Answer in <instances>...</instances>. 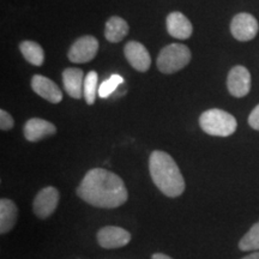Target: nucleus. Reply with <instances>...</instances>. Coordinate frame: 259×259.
<instances>
[{
    "label": "nucleus",
    "mask_w": 259,
    "mask_h": 259,
    "mask_svg": "<svg viewBox=\"0 0 259 259\" xmlns=\"http://www.w3.org/2000/svg\"><path fill=\"white\" fill-rule=\"evenodd\" d=\"M76 192L85 203L101 209L119 208L128 198L127 189L121 178L103 168L90 169Z\"/></svg>",
    "instance_id": "f257e3e1"
},
{
    "label": "nucleus",
    "mask_w": 259,
    "mask_h": 259,
    "mask_svg": "<svg viewBox=\"0 0 259 259\" xmlns=\"http://www.w3.org/2000/svg\"><path fill=\"white\" fill-rule=\"evenodd\" d=\"M149 171L154 184L164 196L176 198L185 191V180L169 154L155 150L149 157Z\"/></svg>",
    "instance_id": "f03ea898"
},
{
    "label": "nucleus",
    "mask_w": 259,
    "mask_h": 259,
    "mask_svg": "<svg viewBox=\"0 0 259 259\" xmlns=\"http://www.w3.org/2000/svg\"><path fill=\"white\" fill-rule=\"evenodd\" d=\"M200 127L206 135L216 137H228L236 131L238 122L228 112L219 108L208 109L199 118Z\"/></svg>",
    "instance_id": "7ed1b4c3"
},
{
    "label": "nucleus",
    "mask_w": 259,
    "mask_h": 259,
    "mask_svg": "<svg viewBox=\"0 0 259 259\" xmlns=\"http://www.w3.org/2000/svg\"><path fill=\"white\" fill-rule=\"evenodd\" d=\"M191 60V52L185 45L171 44L160 52L157 57V67L162 73L178 72Z\"/></svg>",
    "instance_id": "20e7f679"
},
{
    "label": "nucleus",
    "mask_w": 259,
    "mask_h": 259,
    "mask_svg": "<svg viewBox=\"0 0 259 259\" xmlns=\"http://www.w3.org/2000/svg\"><path fill=\"white\" fill-rule=\"evenodd\" d=\"M60 199V193L56 187L47 186L36 194L32 202V211L38 219L46 220L56 211Z\"/></svg>",
    "instance_id": "39448f33"
},
{
    "label": "nucleus",
    "mask_w": 259,
    "mask_h": 259,
    "mask_svg": "<svg viewBox=\"0 0 259 259\" xmlns=\"http://www.w3.org/2000/svg\"><path fill=\"white\" fill-rule=\"evenodd\" d=\"M130 241L131 234L121 227L106 226L97 232V242L106 250L124 247Z\"/></svg>",
    "instance_id": "423d86ee"
},
{
    "label": "nucleus",
    "mask_w": 259,
    "mask_h": 259,
    "mask_svg": "<svg viewBox=\"0 0 259 259\" xmlns=\"http://www.w3.org/2000/svg\"><path fill=\"white\" fill-rule=\"evenodd\" d=\"M97 51H99V41L96 40V37L87 35L74 42L70 48L67 57L72 63L84 64L92 61L96 57Z\"/></svg>",
    "instance_id": "0eeeda50"
},
{
    "label": "nucleus",
    "mask_w": 259,
    "mask_h": 259,
    "mask_svg": "<svg viewBox=\"0 0 259 259\" xmlns=\"http://www.w3.org/2000/svg\"><path fill=\"white\" fill-rule=\"evenodd\" d=\"M227 88L234 97H244L251 90V73L246 67L234 66L229 71L227 78Z\"/></svg>",
    "instance_id": "6e6552de"
},
{
    "label": "nucleus",
    "mask_w": 259,
    "mask_h": 259,
    "mask_svg": "<svg viewBox=\"0 0 259 259\" xmlns=\"http://www.w3.org/2000/svg\"><path fill=\"white\" fill-rule=\"evenodd\" d=\"M259 29L258 22L250 14H238L231 23L232 35L239 41H250L255 37Z\"/></svg>",
    "instance_id": "1a4fd4ad"
},
{
    "label": "nucleus",
    "mask_w": 259,
    "mask_h": 259,
    "mask_svg": "<svg viewBox=\"0 0 259 259\" xmlns=\"http://www.w3.org/2000/svg\"><path fill=\"white\" fill-rule=\"evenodd\" d=\"M126 59L131 66L139 72H145L149 70L151 64L150 54L143 45L137 41H130L124 48Z\"/></svg>",
    "instance_id": "9d476101"
},
{
    "label": "nucleus",
    "mask_w": 259,
    "mask_h": 259,
    "mask_svg": "<svg viewBox=\"0 0 259 259\" xmlns=\"http://www.w3.org/2000/svg\"><path fill=\"white\" fill-rule=\"evenodd\" d=\"M31 89L51 103H59L63 100V93L53 80L41 74H35L31 79Z\"/></svg>",
    "instance_id": "9b49d317"
},
{
    "label": "nucleus",
    "mask_w": 259,
    "mask_h": 259,
    "mask_svg": "<svg viewBox=\"0 0 259 259\" xmlns=\"http://www.w3.org/2000/svg\"><path fill=\"white\" fill-rule=\"evenodd\" d=\"M57 127L52 122L40 118H32L25 122L23 127L24 137L29 142H38L56 135Z\"/></svg>",
    "instance_id": "f8f14e48"
},
{
    "label": "nucleus",
    "mask_w": 259,
    "mask_h": 259,
    "mask_svg": "<svg viewBox=\"0 0 259 259\" xmlns=\"http://www.w3.org/2000/svg\"><path fill=\"white\" fill-rule=\"evenodd\" d=\"M167 30L170 36L186 40L192 35L193 28L189 18L181 12H171L167 17Z\"/></svg>",
    "instance_id": "ddd939ff"
},
{
    "label": "nucleus",
    "mask_w": 259,
    "mask_h": 259,
    "mask_svg": "<svg viewBox=\"0 0 259 259\" xmlns=\"http://www.w3.org/2000/svg\"><path fill=\"white\" fill-rule=\"evenodd\" d=\"M84 73L80 69L70 67L63 72V83L65 92L72 99H80L84 88Z\"/></svg>",
    "instance_id": "4468645a"
},
{
    "label": "nucleus",
    "mask_w": 259,
    "mask_h": 259,
    "mask_svg": "<svg viewBox=\"0 0 259 259\" xmlns=\"http://www.w3.org/2000/svg\"><path fill=\"white\" fill-rule=\"evenodd\" d=\"M18 209L12 200L3 198L0 200V233L6 234L14 228L17 221Z\"/></svg>",
    "instance_id": "2eb2a0df"
},
{
    "label": "nucleus",
    "mask_w": 259,
    "mask_h": 259,
    "mask_svg": "<svg viewBox=\"0 0 259 259\" xmlns=\"http://www.w3.org/2000/svg\"><path fill=\"white\" fill-rule=\"evenodd\" d=\"M128 32V24L121 17H111L107 21L105 28V36L109 42L116 44L124 40Z\"/></svg>",
    "instance_id": "dca6fc26"
},
{
    "label": "nucleus",
    "mask_w": 259,
    "mask_h": 259,
    "mask_svg": "<svg viewBox=\"0 0 259 259\" xmlns=\"http://www.w3.org/2000/svg\"><path fill=\"white\" fill-rule=\"evenodd\" d=\"M19 50H21L25 60L34 65V66H41L44 64L45 52L36 42L23 41L19 45Z\"/></svg>",
    "instance_id": "f3484780"
},
{
    "label": "nucleus",
    "mask_w": 259,
    "mask_h": 259,
    "mask_svg": "<svg viewBox=\"0 0 259 259\" xmlns=\"http://www.w3.org/2000/svg\"><path fill=\"white\" fill-rule=\"evenodd\" d=\"M238 246L239 250L244 252L259 250V222L254 223L250 231L242 236Z\"/></svg>",
    "instance_id": "a211bd4d"
},
{
    "label": "nucleus",
    "mask_w": 259,
    "mask_h": 259,
    "mask_svg": "<svg viewBox=\"0 0 259 259\" xmlns=\"http://www.w3.org/2000/svg\"><path fill=\"white\" fill-rule=\"evenodd\" d=\"M97 93V73L95 71H90L85 76L84 79V88H83V96L88 105H94L96 100Z\"/></svg>",
    "instance_id": "6ab92c4d"
},
{
    "label": "nucleus",
    "mask_w": 259,
    "mask_h": 259,
    "mask_svg": "<svg viewBox=\"0 0 259 259\" xmlns=\"http://www.w3.org/2000/svg\"><path fill=\"white\" fill-rule=\"evenodd\" d=\"M122 82H124V79H122L119 74H113V76H111V78L106 79L105 82L100 85L99 95L103 97V99H106V97L111 95V94L118 88V85H120Z\"/></svg>",
    "instance_id": "aec40b11"
},
{
    "label": "nucleus",
    "mask_w": 259,
    "mask_h": 259,
    "mask_svg": "<svg viewBox=\"0 0 259 259\" xmlns=\"http://www.w3.org/2000/svg\"><path fill=\"white\" fill-rule=\"evenodd\" d=\"M14 125L15 121L14 119H12V116L10 115L8 112L4 111V109H2V111H0V128H2L3 131H9V130L14 127Z\"/></svg>",
    "instance_id": "412c9836"
},
{
    "label": "nucleus",
    "mask_w": 259,
    "mask_h": 259,
    "mask_svg": "<svg viewBox=\"0 0 259 259\" xmlns=\"http://www.w3.org/2000/svg\"><path fill=\"white\" fill-rule=\"evenodd\" d=\"M248 125L253 130L259 131V105L255 107L253 111L251 112L250 116H248Z\"/></svg>",
    "instance_id": "4be33fe9"
},
{
    "label": "nucleus",
    "mask_w": 259,
    "mask_h": 259,
    "mask_svg": "<svg viewBox=\"0 0 259 259\" xmlns=\"http://www.w3.org/2000/svg\"><path fill=\"white\" fill-rule=\"evenodd\" d=\"M151 259H173V258L164 253H154L151 255Z\"/></svg>",
    "instance_id": "5701e85b"
},
{
    "label": "nucleus",
    "mask_w": 259,
    "mask_h": 259,
    "mask_svg": "<svg viewBox=\"0 0 259 259\" xmlns=\"http://www.w3.org/2000/svg\"><path fill=\"white\" fill-rule=\"evenodd\" d=\"M241 259H259V251H254L253 253L246 255V257H242Z\"/></svg>",
    "instance_id": "b1692460"
}]
</instances>
